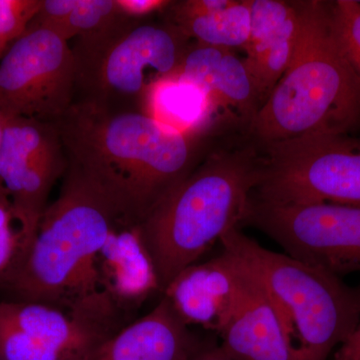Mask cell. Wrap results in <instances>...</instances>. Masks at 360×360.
Returning a JSON list of instances; mask_svg holds the SVG:
<instances>
[{"instance_id": "obj_19", "label": "cell", "mask_w": 360, "mask_h": 360, "mask_svg": "<svg viewBox=\"0 0 360 360\" xmlns=\"http://www.w3.org/2000/svg\"><path fill=\"white\" fill-rule=\"evenodd\" d=\"M122 14L116 0H75L63 18L42 28L51 30L70 41L79 35L101 30Z\"/></svg>"}, {"instance_id": "obj_1", "label": "cell", "mask_w": 360, "mask_h": 360, "mask_svg": "<svg viewBox=\"0 0 360 360\" xmlns=\"http://www.w3.org/2000/svg\"><path fill=\"white\" fill-rule=\"evenodd\" d=\"M56 123L68 167L101 194L118 225L137 226L200 165L205 136L141 111L73 101Z\"/></svg>"}, {"instance_id": "obj_21", "label": "cell", "mask_w": 360, "mask_h": 360, "mask_svg": "<svg viewBox=\"0 0 360 360\" xmlns=\"http://www.w3.org/2000/svg\"><path fill=\"white\" fill-rule=\"evenodd\" d=\"M331 27L341 51L360 77V2L329 1Z\"/></svg>"}, {"instance_id": "obj_5", "label": "cell", "mask_w": 360, "mask_h": 360, "mask_svg": "<svg viewBox=\"0 0 360 360\" xmlns=\"http://www.w3.org/2000/svg\"><path fill=\"white\" fill-rule=\"evenodd\" d=\"M222 250L262 284L283 317L295 360H328L360 321V285L284 253L267 250L233 227Z\"/></svg>"}, {"instance_id": "obj_28", "label": "cell", "mask_w": 360, "mask_h": 360, "mask_svg": "<svg viewBox=\"0 0 360 360\" xmlns=\"http://www.w3.org/2000/svg\"><path fill=\"white\" fill-rule=\"evenodd\" d=\"M4 52H2L1 51H0V59H1L2 56H4Z\"/></svg>"}, {"instance_id": "obj_22", "label": "cell", "mask_w": 360, "mask_h": 360, "mask_svg": "<svg viewBox=\"0 0 360 360\" xmlns=\"http://www.w3.org/2000/svg\"><path fill=\"white\" fill-rule=\"evenodd\" d=\"M23 238L6 189L0 182V285L7 284L20 264Z\"/></svg>"}, {"instance_id": "obj_17", "label": "cell", "mask_w": 360, "mask_h": 360, "mask_svg": "<svg viewBox=\"0 0 360 360\" xmlns=\"http://www.w3.org/2000/svg\"><path fill=\"white\" fill-rule=\"evenodd\" d=\"M302 25V1H296L295 15L276 37L259 49L248 53L246 68L257 91L260 108L288 70L295 54Z\"/></svg>"}, {"instance_id": "obj_27", "label": "cell", "mask_w": 360, "mask_h": 360, "mask_svg": "<svg viewBox=\"0 0 360 360\" xmlns=\"http://www.w3.org/2000/svg\"><path fill=\"white\" fill-rule=\"evenodd\" d=\"M6 116L0 111V146H1L2 136H4V127H6Z\"/></svg>"}, {"instance_id": "obj_11", "label": "cell", "mask_w": 360, "mask_h": 360, "mask_svg": "<svg viewBox=\"0 0 360 360\" xmlns=\"http://www.w3.org/2000/svg\"><path fill=\"white\" fill-rule=\"evenodd\" d=\"M239 265L240 285L229 314L215 331L221 340L219 349L232 360H295L276 304L262 284Z\"/></svg>"}, {"instance_id": "obj_25", "label": "cell", "mask_w": 360, "mask_h": 360, "mask_svg": "<svg viewBox=\"0 0 360 360\" xmlns=\"http://www.w3.org/2000/svg\"><path fill=\"white\" fill-rule=\"evenodd\" d=\"M333 360H360V321L352 335L336 350Z\"/></svg>"}, {"instance_id": "obj_7", "label": "cell", "mask_w": 360, "mask_h": 360, "mask_svg": "<svg viewBox=\"0 0 360 360\" xmlns=\"http://www.w3.org/2000/svg\"><path fill=\"white\" fill-rule=\"evenodd\" d=\"M264 148L250 198L272 205L360 207V137L307 135Z\"/></svg>"}, {"instance_id": "obj_24", "label": "cell", "mask_w": 360, "mask_h": 360, "mask_svg": "<svg viewBox=\"0 0 360 360\" xmlns=\"http://www.w3.org/2000/svg\"><path fill=\"white\" fill-rule=\"evenodd\" d=\"M122 13L131 18H142L155 11H162L169 6L167 0H116Z\"/></svg>"}, {"instance_id": "obj_18", "label": "cell", "mask_w": 360, "mask_h": 360, "mask_svg": "<svg viewBox=\"0 0 360 360\" xmlns=\"http://www.w3.org/2000/svg\"><path fill=\"white\" fill-rule=\"evenodd\" d=\"M210 99L217 112L219 108H231L248 123L260 108L245 61L240 60L232 51H226L220 61Z\"/></svg>"}, {"instance_id": "obj_23", "label": "cell", "mask_w": 360, "mask_h": 360, "mask_svg": "<svg viewBox=\"0 0 360 360\" xmlns=\"http://www.w3.org/2000/svg\"><path fill=\"white\" fill-rule=\"evenodd\" d=\"M42 0H0V51L6 52L27 30Z\"/></svg>"}, {"instance_id": "obj_4", "label": "cell", "mask_w": 360, "mask_h": 360, "mask_svg": "<svg viewBox=\"0 0 360 360\" xmlns=\"http://www.w3.org/2000/svg\"><path fill=\"white\" fill-rule=\"evenodd\" d=\"M117 225L103 196L68 165L58 198L6 285L18 302L70 309L101 290L97 255Z\"/></svg>"}, {"instance_id": "obj_15", "label": "cell", "mask_w": 360, "mask_h": 360, "mask_svg": "<svg viewBox=\"0 0 360 360\" xmlns=\"http://www.w3.org/2000/svg\"><path fill=\"white\" fill-rule=\"evenodd\" d=\"M142 112L189 136H205L217 115L202 90L176 75L158 78L148 87Z\"/></svg>"}, {"instance_id": "obj_6", "label": "cell", "mask_w": 360, "mask_h": 360, "mask_svg": "<svg viewBox=\"0 0 360 360\" xmlns=\"http://www.w3.org/2000/svg\"><path fill=\"white\" fill-rule=\"evenodd\" d=\"M75 101L113 111H141L158 78L174 75L191 45L180 30L122 14L75 37Z\"/></svg>"}, {"instance_id": "obj_9", "label": "cell", "mask_w": 360, "mask_h": 360, "mask_svg": "<svg viewBox=\"0 0 360 360\" xmlns=\"http://www.w3.org/2000/svg\"><path fill=\"white\" fill-rule=\"evenodd\" d=\"M75 58L68 41L47 28L26 30L0 59V111L56 122L75 101Z\"/></svg>"}, {"instance_id": "obj_16", "label": "cell", "mask_w": 360, "mask_h": 360, "mask_svg": "<svg viewBox=\"0 0 360 360\" xmlns=\"http://www.w3.org/2000/svg\"><path fill=\"white\" fill-rule=\"evenodd\" d=\"M250 7L248 0H234L224 11L196 18L167 22L187 39L207 46L245 49L250 39Z\"/></svg>"}, {"instance_id": "obj_12", "label": "cell", "mask_w": 360, "mask_h": 360, "mask_svg": "<svg viewBox=\"0 0 360 360\" xmlns=\"http://www.w3.org/2000/svg\"><path fill=\"white\" fill-rule=\"evenodd\" d=\"M165 296L148 314L77 360H191L206 347Z\"/></svg>"}, {"instance_id": "obj_14", "label": "cell", "mask_w": 360, "mask_h": 360, "mask_svg": "<svg viewBox=\"0 0 360 360\" xmlns=\"http://www.w3.org/2000/svg\"><path fill=\"white\" fill-rule=\"evenodd\" d=\"M96 269L99 288L124 311L161 293L139 225L113 229L97 255Z\"/></svg>"}, {"instance_id": "obj_26", "label": "cell", "mask_w": 360, "mask_h": 360, "mask_svg": "<svg viewBox=\"0 0 360 360\" xmlns=\"http://www.w3.org/2000/svg\"><path fill=\"white\" fill-rule=\"evenodd\" d=\"M191 360H232L229 359L226 355L222 354L219 349V345L214 347H207L201 350L198 354L194 355Z\"/></svg>"}, {"instance_id": "obj_13", "label": "cell", "mask_w": 360, "mask_h": 360, "mask_svg": "<svg viewBox=\"0 0 360 360\" xmlns=\"http://www.w3.org/2000/svg\"><path fill=\"white\" fill-rule=\"evenodd\" d=\"M241 281L238 260L221 250L219 255L187 267L163 290L187 326L217 331L229 314Z\"/></svg>"}, {"instance_id": "obj_8", "label": "cell", "mask_w": 360, "mask_h": 360, "mask_svg": "<svg viewBox=\"0 0 360 360\" xmlns=\"http://www.w3.org/2000/svg\"><path fill=\"white\" fill-rule=\"evenodd\" d=\"M264 232L286 255L335 276L360 272V207L272 205L250 198L243 224Z\"/></svg>"}, {"instance_id": "obj_2", "label": "cell", "mask_w": 360, "mask_h": 360, "mask_svg": "<svg viewBox=\"0 0 360 360\" xmlns=\"http://www.w3.org/2000/svg\"><path fill=\"white\" fill-rule=\"evenodd\" d=\"M259 165L250 144L213 150L139 225L161 293L227 231L241 227Z\"/></svg>"}, {"instance_id": "obj_20", "label": "cell", "mask_w": 360, "mask_h": 360, "mask_svg": "<svg viewBox=\"0 0 360 360\" xmlns=\"http://www.w3.org/2000/svg\"><path fill=\"white\" fill-rule=\"evenodd\" d=\"M250 7V39L246 53L266 44L295 15L296 1L248 0Z\"/></svg>"}, {"instance_id": "obj_3", "label": "cell", "mask_w": 360, "mask_h": 360, "mask_svg": "<svg viewBox=\"0 0 360 360\" xmlns=\"http://www.w3.org/2000/svg\"><path fill=\"white\" fill-rule=\"evenodd\" d=\"M360 124V77L331 27L329 1H302L288 70L250 123L262 146L307 135L349 134Z\"/></svg>"}, {"instance_id": "obj_10", "label": "cell", "mask_w": 360, "mask_h": 360, "mask_svg": "<svg viewBox=\"0 0 360 360\" xmlns=\"http://www.w3.org/2000/svg\"><path fill=\"white\" fill-rule=\"evenodd\" d=\"M66 168L68 158L56 123L21 116L6 118L0 146V182L20 224L22 257L39 229L52 187Z\"/></svg>"}]
</instances>
